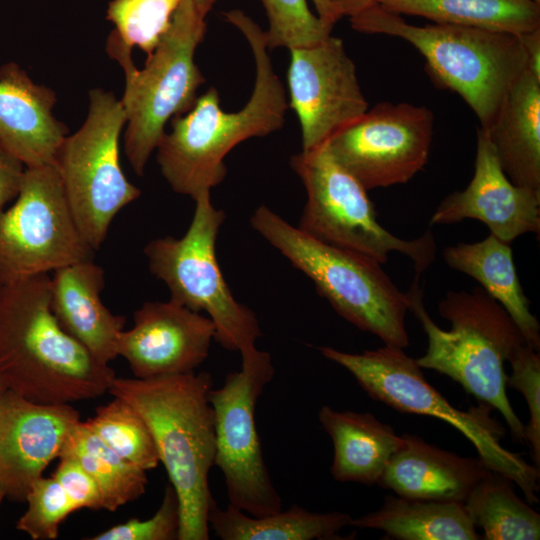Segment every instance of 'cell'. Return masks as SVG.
<instances>
[{
  "mask_svg": "<svg viewBox=\"0 0 540 540\" xmlns=\"http://www.w3.org/2000/svg\"><path fill=\"white\" fill-rule=\"evenodd\" d=\"M14 203L0 210V283L92 260L53 164L25 167Z\"/></svg>",
  "mask_w": 540,
  "mask_h": 540,
  "instance_id": "cell-13",
  "label": "cell"
},
{
  "mask_svg": "<svg viewBox=\"0 0 540 540\" xmlns=\"http://www.w3.org/2000/svg\"><path fill=\"white\" fill-rule=\"evenodd\" d=\"M403 444L386 465L378 485L395 495L421 500H466L489 468L478 457H463L403 434Z\"/></svg>",
  "mask_w": 540,
  "mask_h": 540,
  "instance_id": "cell-21",
  "label": "cell"
},
{
  "mask_svg": "<svg viewBox=\"0 0 540 540\" xmlns=\"http://www.w3.org/2000/svg\"><path fill=\"white\" fill-rule=\"evenodd\" d=\"M443 258L450 268L478 281L508 312L526 343L539 351L540 325L520 284L510 244L490 233L479 242L446 247Z\"/></svg>",
  "mask_w": 540,
  "mask_h": 540,
  "instance_id": "cell-24",
  "label": "cell"
},
{
  "mask_svg": "<svg viewBox=\"0 0 540 540\" xmlns=\"http://www.w3.org/2000/svg\"><path fill=\"white\" fill-rule=\"evenodd\" d=\"M25 166L0 144V210L19 192Z\"/></svg>",
  "mask_w": 540,
  "mask_h": 540,
  "instance_id": "cell-37",
  "label": "cell"
},
{
  "mask_svg": "<svg viewBox=\"0 0 540 540\" xmlns=\"http://www.w3.org/2000/svg\"><path fill=\"white\" fill-rule=\"evenodd\" d=\"M57 98L18 64L0 68V144L25 167L55 163L68 128L53 114Z\"/></svg>",
  "mask_w": 540,
  "mask_h": 540,
  "instance_id": "cell-19",
  "label": "cell"
},
{
  "mask_svg": "<svg viewBox=\"0 0 540 540\" xmlns=\"http://www.w3.org/2000/svg\"><path fill=\"white\" fill-rule=\"evenodd\" d=\"M518 37L525 53L527 70L540 79V28Z\"/></svg>",
  "mask_w": 540,
  "mask_h": 540,
  "instance_id": "cell-38",
  "label": "cell"
},
{
  "mask_svg": "<svg viewBox=\"0 0 540 540\" xmlns=\"http://www.w3.org/2000/svg\"><path fill=\"white\" fill-rule=\"evenodd\" d=\"M317 15L325 22L335 25V23L338 21L334 12L332 11V8L328 2V0H311Z\"/></svg>",
  "mask_w": 540,
  "mask_h": 540,
  "instance_id": "cell-40",
  "label": "cell"
},
{
  "mask_svg": "<svg viewBox=\"0 0 540 540\" xmlns=\"http://www.w3.org/2000/svg\"><path fill=\"white\" fill-rule=\"evenodd\" d=\"M319 351L348 370L372 399L403 413L431 416L452 425L473 444L490 470L508 477L522 490L528 504L539 502V469L501 445L504 428L490 416L491 408L480 404L463 411L451 405L402 348L384 345L347 353L322 346Z\"/></svg>",
  "mask_w": 540,
  "mask_h": 540,
  "instance_id": "cell-8",
  "label": "cell"
},
{
  "mask_svg": "<svg viewBox=\"0 0 540 540\" xmlns=\"http://www.w3.org/2000/svg\"><path fill=\"white\" fill-rule=\"evenodd\" d=\"M5 497H6V490L3 483L0 481V506Z\"/></svg>",
  "mask_w": 540,
  "mask_h": 540,
  "instance_id": "cell-42",
  "label": "cell"
},
{
  "mask_svg": "<svg viewBox=\"0 0 540 540\" xmlns=\"http://www.w3.org/2000/svg\"><path fill=\"white\" fill-rule=\"evenodd\" d=\"M59 463L51 475L61 485L77 509H102V497L97 483L71 455L61 454Z\"/></svg>",
  "mask_w": 540,
  "mask_h": 540,
  "instance_id": "cell-36",
  "label": "cell"
},
{
  "mask_svg": "<svg viewBox=\"0 0 540 540\" xmlns=\"http://www.w3.org/2000/svg\"><path fill=\"white\" fill-rule=\"evenodd\" d=\"M104 271L93 260L59 268L50 274V306L61 327L98 361L118 357L126 319L102 302Z\"/></svg>",
  "mask_w": 540,
  "mask_h": 540,
  "instance_id": "cell-20",
  "label": "cell"
},
{
  "mask_svg": "<svg viewBox=\"0 0 540 540\" xmlns=\"http://www.w3.org/2000/svg\"><path fill=\"white\" fill-rule=\"evenodd\" d=\"M349 19L358 32L401 38L415 47L432 81L457 93L483 129L527 69L515 34L434 22L417 26L379 4Z\"/></svg>",
  "mask_w": 540,
  "mask_h": 540,
  "instance_id": "cell-5",
  "label": "cell"
},
{
  "mask_svg": "<svg viewBox=\"0 0 540 540\" xmlns=\"http://www.w3.org/2000/svg\"><path fill=\"white\" fill-rule=\"evenodd\" d=\"M318 420L333 443L330 471L338 482L378 484L389 460L403 444L402 436L371 413L337 411L324 405Z\"/></svg>",
  "mask_w": 540,
  "mask_h": 540,
  "instance_id": "cell-23",
  "label": "cell"
},
{
  "mask_svg": "<svg viewBox=\"0 0 540 540\" xmlns=\"http://www.w3.org/2000/svg\"><path fill=\"white\" fill-rule=\"evenodd\" d=\"M247 40L255 61V84L246 105L225 112L215 87L197 97L192 108L171 119L157 150L161 174L171 189L195 200L225 178L224 159L239 143L279 130L289 107L285 88L274 71L265 31L241 10L223 13Z\"/></svg>",
  "mask_w": 540,
  "mask_h": 540,
  "instance_id": "cell-1",
  "label": "cell"
},
{
  "mask_svg": "<svg viewBox=\"0 0 540 540\" xmlns=\"http://www.w3.org/2000/svg\"><path fill=\"white\" fill-rule=\"evenodd\" d=\"M242 367L208 394L215 425L214 466L222 472L229 504L261 517L282 510L258 435L256 404L275 374L271 355L256 347L241 354Z\"/></svg>",
  "mask_w": 540,
  "mask_h": 540,
  "instance_id": "cell-12",
  "label": "cell"
},
{
  "mask_svg": "<svg viewBox=\"0 0 540 540\" xmlns=\"http://www.w3.org/2000/svg\"><path fill=\"white\" fill-rule=\"evenodd\" d=\"M532 1L540 4V0H532Z\"/></svg>",
  "mask_w": 540,
  "mask_h": 540,
  "instance_id": "cell-44",
  "label": "cell"
},
{
  "mask_svg": "<svg viewBox=\"0 0 540 540\" xmlns=\"http://www.w3.org/2000/svg\"><path fill=\"white\" fill-rule=\"evenodd\" d=\"M290 165L307 194L297 228L325 244L345 249L380 264L397 251L410 258L416 275L435 260L436 244L430 231L405 240L385 229L364 186L339 165L322 145L292 156Z\"/></svg>",
  "mask_w": 540,
  "mask_h": 540,
  "instance_id": "cell-10",
  "label": "cell"
},
{
  "mask_svg": "<svg viewBox=\"0 0 540 540\" xmlns=\"http://www.w3.org/2000/svg\"><path fill=\"white\" fill-rule=\"evenodd\" d=\"M352 517L344 512L318 513L292 505L261 517L251 516L228 504L220 509L215 503L209 513V525L222 540H336Z\"/></svg>",
  "mask_w": 540,
  "mask_h": 540,
  "instance_id": "cell-26",
  "label": "cell"
},
{
  "mask_svg": "<svg viewBox=\"0 0 540 540\" xmlns=\"http://www.w3.org/2000/svg\"><path fill=\"white\" fill-rule=\"evenodd\" d=\"M468 218L483 222L491 234L508 244L520 235L540 232V190L516 186L507 178L481 128L469 185L444 198L430 223L453 224Z\"/></svg>",
  "mask_w": 540,
  "mask_h": 540,
  "instance_id": "cell-18",
  "label": "cell"
},
{
  "mask_svg": "<svg viewBox=\"0 0 540 540\" xmlns=\"http://www.w3.org/2000/svg\"><path fill=\"white\" fill-rule=\"evenodd\" d=\"M350 526L377 529L398 540L482 539L463 502L432 501L389 495L376 511L351 520Z\"/></svg>",
  "mask_w": 540,
  "mask_h": 540,
  "instance_id": "cell-25",
  "label": "cell"
},
{
  "mask_svg": "<svg viewBox=\"0 0 540 540\" xmlns=\"http://www.w3.org/2000/svg\"><path fill=\"white\" fill-rule=\"evenodd\" d=\"M198 10L204 16H207L217 0H193Z\"/></svg>",
  "mask_w": 540,
  "mask_h": 540,
  "instance_id": "cell-41",
  "label": "cell"
},
{
  "mask_svg": "<svg viewBox=\"0 0 540 540\" xmlns=\"http://www.w3.org/2000/svg\"><path fill=\"white\" fill-rule=\"evenodd\" d=\"M208 372L147 379L115 376L108 392L128 402L146 422L159 460L180 504L179 540H208L215 500L209 472L215 459V425Z\"/></svg>",
  "mask_w": 540,
  "mask_h": 540,
  "instance_id": "cell-3",
  "label": "cell"
},
{
  "mask_svg": "<svg viewBox=\"0 0 540 540\" xmlns=\"http://www.w3.org/2000/svg\"><path fill=\"white\" fill-rule=\"evenodd\" d=\"M61 454L76 458L95 480L102 509L114 512L145 493L146 471L118 455L85 422L72 429Z\"/></svg>",
  "mask_w": 540,
  "mask_h": 540,
  "instance_id": "cell-28",
  "label": "cell"
},
{
  "mask_svg": "<svg viewBox=\"0 0 540 540\" xmlns=\"http://www.w3.org/2000/svg\"><path fill=\"white\" fill-rule=\"evenodd\" d=\"M481 129L507 178L516 186L540 190V79L526 69L492 122Z\"/></svg>",
  "mask_w": 540,
  "mask_h": 540,
  "instance_id": "cell-22",
  "label": "cell"
},
{
  "mask_svg": "<svg viewBox=\"0 0 540 540\" xmlns=\"http://www.w3.org/2000/svg\"><path fill=\"white\" fill-rule=\"evenodd\" d=\"M180 504L169 482L160 507L146 520L136 518L114 525L90 540H176L180 531Z\"/></svg>",
  "mask_w": 540,
  "mask_h": 540,
  "instance_id": "cell-35",
  "label": "cell"
},
{
  "mask_svg": "<svg viewBox=\"0 0 540 540\" xmlns=\"http://www.w3.org/2000/svg\"><path fill=\"white\" fill-rule=\"evenodd\" d=\"M113 397L85 423L126 461L145 471L154 469L160 460L146 422L128 402Z\"/></svg>",
  "mask_w": 540,
  "mask_h": 540,
  "instance_id": "cell-30",
  "label": "cell"
},
{
  "mask_svg": "<svg viewBox=\"0 0 540 540\" xmlns=\"http://www.w3.org/2000/svg\"><path fill=\"white\" fill-rule=\"evenodd\" d=\"M205 32L206 16L193 0H180L168 30L140 70L132 61V48L114 31L108 37L107 53L125 74L120 100L126 114L124 150L139 176L165 134L167 122L192 108L205 82L194 61Z\"/></svg>",
  "mask_w": 540,
  "mask_h": 540,
  "instance_id": "cell-7",
  "label": "cell"
},
{
  "mask_svg": "<svg viewBox=\"0 0 540 540\" xmlns=\"http://www.w3.org/2000/svg\"><path fill=\"white\" fill-rule=\"evenodd\" d=\"M396 14L519 35L540 28V4L532 0H378Z\"/></svg>",
  "mask_w": 540,
  "mask_h": 540,
  "instance_id": "cell-27",
  "label": "cell"
},
{
  "mask_svg": "<svg viewBox=\"0 0 540 540\" xmlns=\"http://www.w3.org/2000/svg\"><path fill=\"white\" fill-rule=\"evenodd\" d=\"M508 477L489 470L472 489L464 506L486 540H538L540 515L520 499Z\"/></svg>",
  "mask_w": 540,
  "mask_h": 540,
  "instance_id": "cell-29",
  "label": "cell"
},
{
  "mask_svg": "<svg viewBox=\"0 0 540 540\" xmlns=\"http://www.w3.org/2000/svg\"><path fill=\"white\" fill-rule=\"evenodd\" d=\"M80 422L70 404L30 401L6 389L0 396V481L6 497L25 502L31 485L61 454Z\"/></svg>",
  "mask_w": 540,
  "mask_h": 540,
  "instance_id": "cell-17",
  "label": "cell"
},
{
  "mask_svg": "<svg viewBox=\"0 0 540 540\" xmlns=\"http://www.w3.org/2000/svg\"><path fill=\"white\" fill-rule=\"evenodd\" d=\"M250 224L313 282L341 317L385 345L409 346L408 293L399 290L380 263L310 237L265 205L253 212Z\"/></svg>",
  "mask_w": 540,
  "mask_h": 540,
  "instance_id": "cell-6",
  "label": "cell"
},
{
  "mask_svg": "<svg viewBox=\"0 0 540 540\" xmlns=\"http://www.w3.org/2000/svg\"><path fill=\"white\" fill-rule=\"evenodd\" d=\"M268 18V49L310 46L331 35L334 25L314 14L307 0H260Z\"/></svg>",
  "mask_w": 540,
  "mask_h": 540,
  "instance_id": "cell-32",
  "label": "cell"
},
{
  "mask_svg": "<svg viewBox=\"0 0 540 540\" xmlns=\"http://www.w3.org/2000/svg\"><path fill=\"white\" fill-rule=\"evenodd\" d=\"M125 125L121 101L110 91L94 88L84 123L64 138L55 157L69 207L94 250L106 239L115 216L141 195L120 165L119 139Z\"/></svg>",
  "mask_w": 540,
  "mask_h": 540,
  "instance_id": "cell-11",
  "label": "cell"
},
{
  "mask_svg": "<svg viewBox=\"0 0 540 540\" xmlns=\"http://www.w3.org/2000/svg\"><path fill=\"white\" fill-rule=\"evenodd\" d=\"M59 324L50 306V274L2 285L0 378L37 403L71 404L108 392L115 377Z\"/></svg>",
  "mask_w": 540,
  "mask_h": 540,
  "instance_id": "cell-2",
  "label": "cell"
},
{
  "mask_svg": "<svg viewBox=\"0 0 540 540\" xmlns=\"http://www.w3.org/2000/svg\"><path fill=\"white\" fill-rule=\"evenodd\" d=\"M1 289H2V284L0 283V292H1Z\"/></svg>",
  "mask_w": 540,
  "mask_h": 540,
  "instance_id": "cell-45",
  "label": "cell"
},
{
  "mask_svg": "<svg viewBox=\"0 0 540 540\" xmlns=\"http://www.w3.org/2000/svg\"><path fill=\"white\" fill-rule=\"evenodd\" d=\"M433 112L426 106L381 102L326 143L334 160L368 191L407 183L426 165Z\"/></svg>",
  "mask_w": 540,
  "mask_h": 540,
  "instance_id": "cell-14",
  "label": "cell"
},
{
  "mask_svg": "<svg viewBox=\"0 0 540 540\" xmlns=\"http://www.w3.org/2000/svg\"><path fill=\"white\" fill-rule=\"evenodd\" d=\"M133 320V327L120 335L118 356L127 361L134 377L193 372L208 358L215 338L208 316L170 299L143 303Z\"/></svg>",
  "mask_w": 540,
  "mask_h": 540,
  "instance_id": "cell-16",
  "label": "cell"
},
{
  "mask_svg": "<svg viewBox=\"0 0 540 540\" xmlns=\"http://www.w3.org/2000/svg\"><path fill=\"white\" fill-rule=\"evenodd\" d=\"M6 390V387L3 383V381L0 378V396L3 394V392Z\"/></svg>",
  "mask_w": 540,
  "mask_h": 540,
  "instance_id": "cell-43",
  "label": "cell"
},
{
  "mask_svg": "<svg viewBox=\"0 0 540 540\" xmlns=\"http://www.w3.org/2000/svg\"><path fill=\"white\" fill-rule=\"evenodd\" d=\"M512 368L506 386L519 391L528 405L529 421L524 440L530 444L537 468L540 464V356L527 343L520 345L507 360Z\"/></svg>",
  "mask_w": 540,
  "mask_h": 540,
  "instance_id": "cell-34",
  "label": "cell"
},
{
  "mask_svg": "<svg viewBox=\"0 0 540 540\" xmlns=\"http://www.w3.org/2000/svg\"><path fill=\"white\" fill-rule=\"evenodd\" d=\"M27 509L16 524L17 530L33 540L57 538L63 520L78 510L55 478L41 476L26 496Z\"/></svg>",
  "mask_w": 540,
  "mask_h": 540,
  "instance_id": "cell-33",
  "label": "cell"
},
{
  "mask_svg": "<svg viewBox=\"0 0 540 540\" xmlns=\"http://www.w3.org/2000/svg\"><path fill=\"white\" fill-rule=\"evenodd\" d=\"M289 51V106L300 122L302 151H310L362 116L369 104L340 38L330 35Z\"/></svg>",
  "mask_w": 540,
  "mask_h": 540,
  "instance_id": "cell-15",
  "label": "cell"
},
{
  "mask_svg": "<svg viewBox=\"0 0 540 540\" xmlns=\"http://www.w3.org/2000/svg\"><path fill=\"white\" fill-rule=\"evenodd\" d=\"M186 233L151 240L144 248L150 272L164 282L170 299L205 312L215 327V338L228 351L243 354L261 336L256 314L240 303L227 285L216 255V241L226 214L205 193L195 200Z\"/></svg>",
  "mask_w": 540,
  "mask_h": 540,
  "instance_id": "cell-9",
  "label": "cell"
},
{
  "mask_svg": "<svg viewBox=\"0 0 540 540\" xmlns=\"http://www.w3.org/2000/svg\"><path fill=\"white\" fill-rule=\"evenodd\" d=\"M416 275L408 293L410 311L420 321L428 337L426 353L415 359L421 368L444 374L481 405L498 410L514 439L524 442L525 425L514 412L506 393L504 363L526 343L508 312L482 288L448 291L438 303V312L451 323L439 328L423 303Z\"/></svg>",
  "mask_w": 540,
  "mask_h": 540,
  "instance_id": "cell-4",
  "label": "cell"
},
{
  "mask_svg": "<svg viewBox=\"0 0 540 540\" xmlns=\"http://www.w3.org/2000/svg\"><path fill=\"white\" fill-rule=\"evenodd\" d=\"M337 20L352 18L378 4V0H328Z\"/></svg>",
  "mask_w": 540,
  "mask_h": 540,
  "instance_id": "cell-39",
  "label": "cell"
},
{
  "mask_svg": "<svg viewBox=\"0 0 540 540\" xmlns=\"http://www.w3.org/2000/svg\"><path fill=\"white\" fill-rule=\"evenodd\" d=\"M180 0H112L107 19L114 32L129 47H138L148 56L168 30Z\"/></svg>",
  "mask_w": 540,
  "mask_h": 540,
  "instance_id": "cell-31",
  "label": "cell"
}]
</instances>
